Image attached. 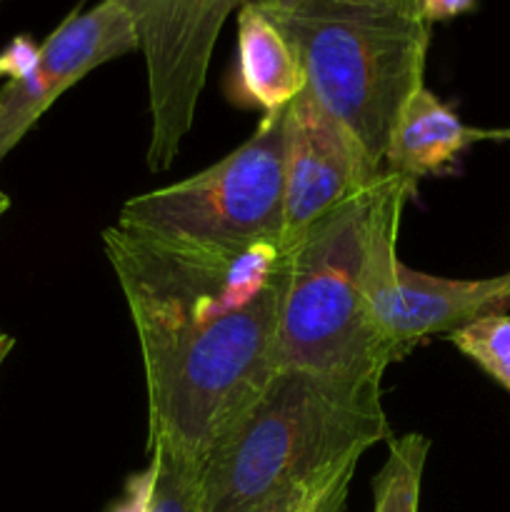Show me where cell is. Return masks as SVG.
<instances>
[{"label": "cell", "mask_w": 510, "mask_h": 512, "mask_svg": "<svg viewBox=\"0 0 510 512\" xmlns=\"http://www.w3.org/2000/svg\"><path fill=\"white\" fill-rule=\"evenodd\" d=\"M103 248L140 343L148 440L198 455L230 430L275 375L290 273L283 240L173 238L113 223Z\"/></svg>", "instance_id": "cell-1"}, {"label": "cell", "mask_w": 510, "mask_h": 512, "mask_svg": "<svg viewBox=\"0 0 510 512\" xmlns=\"http://www.w3.org/2000/svg\"><path fill=\"white\" fill-rule=\"evenodd\" d=\"M413 180L383 170L365 193L325 215L290 245L275 365L350 383H383L398 363L368 303L370 270L385 225L400 220Z\"/></svg>", "instance_id": "cell-2"}, {"label": "cell", "mask_w": 510, "mask_h": 512, "mask_svg": "<svg viewBox=\"0 0 510 512\" xmlns=\"http://www.w3.org/2000/svg\"><path fill=\"white\" fill-rule=\"evenodd\" d=\"M390 435L380 383L275 370L203 463L205 512H253Z\"/></svg>", "instance_id": "cell-3"}, {"label": "cell", "mask_w": 510, "mask_h": 512, "mask_svg": "<svg viewBox=\"0 0 510 512\" xmlns=\"http://www.w3.org/2000/svg\"><path fill=\"white\" fill-rule=\"evenodd\" d=\"M288 38L305 88L383 168L400 110L423 88L430 25L403 0H295L260 8Z\"/></svg>", "instance_id": "cell-4"}, {"label": "cell", "mask_w": 510, "mask_h": 512, "mask_svg": "<svg viewBox=\"0 0 510 512\" xmlns=\"http://www.w3.org/2000/svg\"><path fill=\"white\" fill-rule=\"evenodd\" d=\"M285 113L288 105L265 113L253 135L210 168L130 198L115 223L205 243L283 240Z\"/></svg>", "instance_id": "cell-5"}, {"label": "cell", "mask_w": 510, "mask_h": 512, "mask_svg": "<svg viewBox=\"0 0 510 512\" xmlns=\"http://www.w3.org/2000/svg\"><path fill=\"white\" fill-rule=\"evenodd\" d=\"M240 5L243 0H125L148 70V168L155 173L178 158L220 30Z\"/></svg>", "instance_id": "cell-6"}, {"label": "cell", "mask_w": 510, "mask_h": 512, "mask_svg": "<svg viewBox=\"0 0 510 512\" xmlns=\"http://www.w3.org/2000/svg\"><path fill=\"white\" fill-rule=\"evenodd\" d=\"M133 50L138 35L125 0H100L88 13H73L38 48L28 38L13 40L0 55V73L8 75L0 88V160L65 90Z\"/></svg>", "instance_id": "cell-7"}, {"label": "cell", "mask_w": 510, "mask_h": 512, "mask_svg": "<svg viewBox=\"0 0 510 512\" xmlns=\"http://www.w3.org/2000/svg\"><path fill=\"white\" fill-rule=\"evenodd\" d=\"M398 225H385L370 270L368 303L380 335L403 360L433 335H450L465 325L510 310V273L460 280L418 273L398 260Z\"/></svg>", "instance_id": "cell-8"}, {"label": "cell", "mask_w": 510, "mask_h": 512, "mask_svg": "<svg viewBox=\"0 0 510 512\" xmlns=\"http://www.w3.org/2000/svg\"><path fill=\"white\" fill-rule=\"evenodd\" d=\"M383 168L353 130L308 88L288 105L283 150V245L290 248L318 220L365 193Z\"/></svg>", "instance_id": "cell-9"}, {"label": "cell", "mask_w": 510, "mask_h": 512, "mask_svg": "<svg viewBox=\"0 0 510 512\" xmlns=\"http://www.w3.org/2000/svg\"><path fill=\"white\" fill-rule=\"evenodd\" d=\"M510 138V130L470 128L433 90H415L400 110L385 148L383 170L418 183L453 168L455 158L473 143Z\"/></svg>", "instance_id": "cell-10"}, {"label": "cell", "mask_w": 510, "mask_h": 512, "mask_svg": "<svg viewBox=\"0 0 510 512\" xmlns=\"http://www.w3.org/2000/svg\"><path fill=\"white\" fill-rule=\"evenodd\" d=\"M305 88V70L293 45L255 5L238 10V63L233 100L265 113L293 103Z\"/></svg>", "instance_id": "cell-11"}, {"label": "cell", "mask_w": 510, "mask_h": 512, "mask_svg": "<svg viewBox=\"0 0 510 512\" xmlns=\"http://www.w3.org/2000/svg\"><path fill=\"white\" fill-rule=\"evenodd\" d=\"M148 453V468L128 480L110 512H205V460L165 438L148 440Z\"/></svg>", "instance_id": "cell-12"}, {"label": "cell", "mask_w": 510, "mask_h": 512, "mask_svg": "<svg viewBox=\"0 0 510 512\" xmlns=\"http://www.w3.org/2000/svg\"><path fill=\"white\" fill-rule=\"evenodd\" d=\"M430 440L420 433L390 440L388 458L373 483V512H420V485Z\"/></svg>", "instance_id": "cell-13"}, {"label": "cell", "mask_w": 510, "mask_h": 512, "mask_svg": "<svg viewBox=\"0 0 510 512\" xmlns=\"http://www.w3.org/2000/svg\"><path fill=\"white\" fill-rule=\"evenodd\" d=\"M448 340L510 393V313L475 320L450 333Z\"/></svg>", "instance_id": "cell-14"}, {"label": "cell", "mask_w": 510, "mask_h": 512, "mask_svg": "<svg viewBox=\"0 0 510 512\" xmlns=\"http://www.w3.org/2000/svg\"><path fill=\"white\" fill-rule=\"evenodd\" d=\"M358 463H345L313 480L293 485L253 512H345Z\"/></svg>", "instance_id": "cell-15"}, {"label": "cell", "mask_w": 510, "mask_h": 512, "mask_svg": "<svg viewBox=\"0 0 510 512\" xmlns=\"http://www.w3.org/2000/svg\"><path fill=\"white\" fill-rule=\"evenodd\" d=\"M415 10L428 25L443 23V20L458 18L475 8V0H413Z\"/></svg>", "instance_id": "cell-16"}, {"label": "cell", "mask_w": 510, "mask_h": 512, "mask_svg": "<svg viewBox=\"0 0 510 512\" xmlns=\"http://www.w3.org/2000/svg\"><path fill=\"white\" fill-rule=\"evenodd\" d=\"M290 3L295 0H243V5H255V8H283Z\"/></svg>", "instance_id": "cell-17"}, {"label": "cell", "mask_w": 510, "mask_h": 512, "mask_svg": "<svg viewBox=\"0 0 510 512\" xmlns=\"http://www.w3.org/2000/svg\"><path fill=\"white\" fill-rule=\"evenodd\" d=\"M13 345H15V338H10L8 333H3V330H0V365L5 363V358L10 355Z\"/></svg>", "instance_id": "cell-18"}, {"label": "cell", "mask_w": 510, "mask_h": 512, "mask_svg": "<svg viewBox=\"0 0 510 512\" xmlns=\"http://www.w3.org/2000/svg\"><path fill=\"white\" fill-rule=\"evenodd\" d=\"M8 208H10V198L3 193V190H0V215H3Z\"/></svg>", "instance_id": "cell-19"}, {"label": "cell", "mask_w": 510, "mask_h": 512, "mask_svg": "<svg viewBox=\"0 0 510 512\" xmlns=\"http://www.w3.org/2000/svg\"><path fill=\"white\" fill-rule=\"evenodd\" d=\"M403 3H410V5H415V3H413V0H403Z\"/></svg>", "instance_id": "cell-20"}]
</instances>
